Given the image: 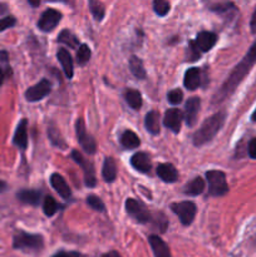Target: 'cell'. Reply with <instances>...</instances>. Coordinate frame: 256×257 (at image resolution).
Segmentation results:
<instances>
[{
  "instance_id": "cell-24",
  "label": "cell",
  "mask_w": 256,
  "mask_h": 257,
  "mask_svg": "<svg viewBox=\"0 0 256 257\" xmlns=\"http://www.w3.org/2000/svg\"><path fill=\"white\" fill-rule=\"evenodd\" d=\"M120 145L124 148H127V150H135V148L140 147L141 140L135 132L127 130L120 136Z\"/></svg>"
},
{
  "instance_id": "cell-3",
  "label": "cell",
  "mask_w": 256,
  "mask_h": 257,
  "mask_svg": "<svg viewBox=\"0 0 256 257\" xmlns=\"http://www.w3.org/2000/svg\"><path fill=\"white\" fill-rule=\"evenodd\" d=\"M206 180L208 183V195L221 197L228 192V185L226 182L225 172L218 170H211L206 172Z\"/></svg>"
},
{
  "instance_id": "cell-20",
  "label": "cell",
  "mask_w": 256,
  "mask_h": 257,
  "mask_svg": "<svg viewBox=\"0 0 256 257\" xmlns=\"http://www.w3.org/2000/svg\"><path fill=\"white\" fill-rule=\"evenodd\" d=\"M201 83V72L198 68H190L186 70L185 78H183V85L188 90L197 89Z\"/></svg>"
},
{
  "instance_id": "cell-14",
  "label": "cell",
  "mask_w": 256,
  "mask_h": 257,
  "mask_svg": "<svg viewBox=\"0 0 256 257\" xmlns=\"http://www.w3.org/2000/svg\"><path fill=\"white\" fill-rule=\"evenodd\" d=\"M131 165L136 171L141 173H150L152 170V162L147 153L138 152L131 158Z\"/></svg>"
},
{
  "instance_id": "cell-36",
  "label": "cell",
  "mask_w": 256,
  "mask_h": 257,
  "mask_svg": "<svg viewBox=\"0 0 256 257\" xmlns=\"http://www.w3.org/2000/svg\"><path fill=\"white\" fill-rule=\"evenodd\" d=\"M152 221L155 222L156 227H157L161 232H165L166 228H167V225H168V221H167V218L165 217V215H162V213H158V215H156L155 218H152Z\"/></svg>"
},
{
  "instance_id": "cell-44",
  "label": "cell",
  "mask_w": 256,
  "mask_h": 257,
  "mask_svg": "<svg viewBox=\"0 0 256 257\" xmlns=\"http://www.w3.org/2000/svg\"><path fill=\"white\" fill-rule=\"evenodd\" d=\"M102 257H122V256H120L117 251H109V252L104 253Z\"/></svg>"
},
{
  "instance_id": "cell-41",
  "label": "cell",
  "mask_w": 256,
  "mask_h": 257,
  "mask_svg": "<svg viewBox=\"0 0 256 257\" xmlns=\"http://www.w3.org/2000/svg\"><path fill=\"white\" fill-rule=\"evenodd\" d=\"M52 257H79V253L75 252V251H58Z\"/></svg>"
},
{
  "instance_id": "cell-47",
  "label": "cell",
  "mask_w": 256,
  "mask_h": 257,
  "mask_svg": "<svg viewBox=\"0 0 256 257\" xmlns=\"http://www.w3.org/2000/svg\"><path fill=\"white\" fill-rule=\"evenodd\" d=\"M29 4L33 5V7H39L40 2H33V0H29Z\"/></svg>"
},
{
  "instance_id": "cell-13",
  "label": "cell",
  "mask_w": 256,
  "mask_h": 257,
  "mask_svg": "<svg viewBox=\"0 0 256 257\" xmlns=\"http://www.w3.org/2000/svg\"><path fill=\"white\" fill-rule=\"evenodd\" d=\"M193 42H195L200 53H206L215 47L216 42H217V35L211 32H201L198 33Z\"/></svg>"
},
{
  "instance_id": "cell-31",
  "label": "cell",
  "mask_w": 256,
  "mask_h": 257,
  "mask_svg": "<svg viewBox=\"0 0 256 257\" xmlns=\"http://www.w3.org/2000/svg\"><path fill=\"white\" fill-rule=\"evenodd\" d=\"M60 208V206L58 205L57 201L52 197V196H47L44 198V202H43V211H44L45 216L48 217H52L55 213L58 212V210Z\"/></svg>"
},
{
  "instance_id": "cell-28",
  "label": "cell",
  "mask_w": 256,
  "mask_h": 257,
  "mask_svg": "<svg viewBox=\"0 0 256 257\" xmlns=\"http://www.w3.org/2000/svg\"><path fill=\"white\" fill-rule=\"evenodd\" d=\"M58 43L68 45V47L73 48V49H78L79 40H78V38L75 37L70 30L64 29L59 33V35H58Z\"/></svg>"
},
{
  "instance_id": "cell-25",
  "label": "cell",
  "mask_w": 256,
  "mask_h": 257,
  "mask_svg": "<svg viewBox=\"0 0 256 257\" xmlns=\"http://www.w3.org/2000/svg\"><path fill=\"white\" fill-rule=\"evenodd\" d=\"M124 98L127 104L132 109L138 110L142 107V94L137 89H127L124 93Z\"/></svg>"
},
{
  "instance_id": "cell-5",
  "label": "cell",
  "mask_w": 256,
  "mask_h": 257,
  "mask_svg": "<svg viewBox=\"0 0 256 257\" xmlns=\"http://www.w3.org/2000/svg\"><path fill=\"white\" fill-rule=\"evenodd\" d=\"M125 211L138 223H148L152 221L150 210H147V207L142 202L135 198H128L125 201Z\"/></svg>"
},
{
  "instance_id": "cell-10",
  "label": "cell",
  "mask_w": 256,
  "mask_h": 257,
  "mask_svg": "<svg viewBox=\"0 0 256 257\" xmlns=\"http://www.w3.org/2000/svg\"><path fill=\"white\" fill-rule=\"evenodd\" d=\"M60 19H62V14L58 10L49 8V9L45 10L42 15H40V19L38 22V28H39L42 32H52L58 24H59Z\"/></svg>"
},
{
  "instance_id": "cell-4",
  "label": "cell",
  "mask_w": 256,
  "mask_h": 257,
  "mask_svg": "<svg viewBox=\"0 0 256 257\" xmlns=\"http://www.w3.org/2000/svg\"><path fill=\"white\" fill-rule=\"evenodd\" d=\"M44 246V240L40 235H30V233L19 231L13 238V247L17 250H42Z\"/></svg>"
},
{
  "instance_id": "cell-19",
  "label": "cell",
  "mask_w": 256,
  "mask_h": 257,
  "mask_svg": "<svg viewBox=\"0 0 256 257\" xmlns=\"http://www.w3.org/2000/svg\"><path fill=\"white\" fill-rule=\"evenodd\" d=\"M18 200L22 203L30 206H38L42 201V192L38 190H22L17 195Z\"/></svg>"
},
{
  "instance_id": "cell-27",
  "label": "cell",
  "mask_w": 256,
  "mask_h": 257,
  "mask_svg": "<svg viewBox=\"0 0 256 257\" xmlns=\"http://www.w3.org/2000/svg\"><path fill=\"white\" fill-rule=\"evenodd\" d=\"M48 137H49L50 142H52L53 146L60 148V150H67V143H65L64 138L60 135L59 130L55 128L54 125H49L48 127Z\"/></svg>"
},
{
  "instance_id": "cell-8",
  "label": "cell",
  "mask_w": 256,
  "mask_h": 257,
  "mask_svg": "<svg viewBox=\"0 0 256 257\" xmlns=\"http://www.w3.org/2000/svg\"><path fill=\"white\" fill-rule=\"evenodd\" d=\"M72 158L75 161V163H77L78 166H80V168L83 170L85 185H87L88 187H94L95 183H97V178H95V171H94V166H93V163L85 160V158L83 157L78 151H73Z\"/></svg>"
},
{
  "instance_id": "cell-46",
  "label": "cell",
  "mask_w": 256,
  "mask_h": 257,
  "mask_svg": "<svg viewBox=\"0 0 256 257\" xmlns=\"http://www.w3.org/2000/svg\"><path fill=\"white\" fill-rule=\"evenodd\" d=\"M7 188V185H5V182H3V181H0V192H3V191Z\"/></svg>"
},
{
  "instance_id": "cell-34",
  "label": "cell",
  "mask_w": 256,
  "mask_h": 257,
  "mask_svg": "<svg viewBox=\"0 0 256 257\" xmlns=\"http://www.w3.org/2000/svg\"><path fill=\"white\" fill-rule=\"evenodd\" d=\"M87 203L89 205L90 208H93L94 211H98V212H104L105 206L103 203V201L100 200L98 196L90 195L87 197Z\"/></svg>"
},
{
  "instance_id": "cell-22",
  "label": "cell",
  "mask_w": 256,
  "mask_h": 257,
  "mask_svg": "<svg viewBox=\"0 0 256 257\" xmlns=\"http://www.w3.org/2000/svg\"><path fill=\"white\" fill-rule=\"evenodd\" d=\"M145 125L146 130H147L151 135H160V113H158L157 110H151V112H148L145 118Z\"/></svg>"
},
{
  "instance_id": "cell-48",
  "label": "cell",
  "mask_w": 256,
  "mask_h": 257,
  "mask_svg": "<svg viewBox=\"0 0 256 257\" xmlns=\"http://www.w3.org/2000/svg\"><path fill=\"white\" fill-rule=\"evenodd\" d=\"M251 120H252V122H256V109L255 112L252 113V115H251Z\"/></svg>"
},
{
  "instance_id": "cell-9",
  "label": "cell",
  "mask_w": 256,
  "mask_h": 257,
  "mask_svg": "<svg viewBox=\"0 0 256 257\" xmlns=\"http://www.w3.org/2000/svg\"><path fill=\"white\" fill-rule=\"evenodd\" d=\"M50 90H52V83L44 78L38 84L28 88L27 92H25V98H27L28 102H39L49 94Z\"/></svg>"
},
{
  "instance_id": "cell-11",
  "label": "cell",
  "mask_w": 256,
  "mask_h": 257,
  "mask_svg": "<svg viewBox=\"0 0 256 257\" xmlns=\"http://www.w3.org/2000/svg\"><path fill=\"white\" fill-rule=\"evenodd\" d=\"M200 108H201V99L198 97H191L190 99L186 102L183 118H185L187 125L192 127V125L196 124V120H197Z\"/></svg>"
},
{
  "instance_id": "cell-37",
  "label": "cell",
  "mask_w": 256,
  "mask_h": 257,
  "mask_svg": "<svg viewBox=\"0 0 256 257\" xmlns=\"http://www.w3.org/2000/svg\"><path fill=\"white\" fill-rule=\"evenodd\" d=\"M200 57H201L200 50H198L197 47H196L195 42L191 40L190 45H188V58H187L188 62H195V60H197Z\"/></svg>"
},
{
  "instance_id": "cell-43",
  "label": "cell",
  "mask_w": 256,
  "mask_h": 257,
  "mask_svg": "<svg viewBox=\"0 0 256 257\" xmlns=\"http://www.w3.org/2000/svg\"><path fill=\"white\" fill-rule=\"evenodd\" d=\"M250 28H251V32H252L253 34H256V10H255V13L252 14V18H251Z\"/></svg>"
},
{
  "instance_id": "cell-30",
  "label": "cell",
  "mask_w": 256,
  "mask_h": 257,
  "mask_svg": "<svg viewBox=\"0 0 256 257\" xmlns=\"http://www.w3.org/2000/svg\"><path fill=\"white\" fill-rule=\"evenodd\" d=\"M88 7H89L90 13H92V15L94 17V19L97 20V22H100V20L104 18L105 9L104 5H103L102 3L98 2V0H89V2H88Z\"/></svg>"
},
{
  "instance_id": "cell-12",
  "label": "cell",
  "mask_w": 256,
  "mask_h": 257,
  "mask_svg": "<svg viewBox=\"0 0 256 257\" xmlns=\"http://www.w3.org/2000/svg\"><path fill=\"white\" fill-rule=\"evenodd\" d=\"M183 120V112L178 108H171L166 112L165 118H163V124L170 128L173 133H178L181 130Z\"/></svg>"
},
{
  "instance_id": "cell-16",
  "label": "cell",
  "mask_w": 256,
  "mask_h": 257,
  "mask_svg": "<svg viewBox=\"0 0 256 257\" xmlns=\"http://www.w3.org/2000/svg\"><path fill=\"white\" fill-rule=\"evenodd\" d=\"M50 185L58 192V195L64 200H68L72 196V191H70L69 186L65 182L64 178L59 175V173H53L50 176Z\"/></svg>"
},
{
  "instance_id": "cell-21",
  "label": "cell",
  "mask_w": 256,
  "mask_h": 257,
  "mask_svg": "<svg viewBox=\"0 0 256 257\" xmlns=\"http://www.w3.org/2000/svg\"><path fill=\"white\" fill-rule=\"evenodd\" d=\"M57 57H58V60L60 62V65H62L63 70H64L65 77H67L68 79H70V78L73 77V70H74V68H73L72 55L69 54V52H68L67 49L62 48V49L58 50Z\"/></svg>"
},
{
  "instance_id": "cell-40",
  "label": "cell",
  "mask_w": 256,
  "mask_h": 257,
  "mask_svg": "<svg viewBox=\"0 0 256 257\" xmlns=\"http://www.w3.org/2000/svg\"><path fill=\"white\" fill-rule=\"evenodd\" d=\"M247 153H248V156H250V158L256 160V138H252V140L248 142Z\"/></svg>"
},
{
  "instance_id": "cell-42",
  "label": "cell",
  "mask_w": 256,
  "mask_h": 257,
  "mask_svg": "<svg viewBox=\"0 0 256 257\" xmlns=\"http://www.w3.org/2000/svg\"><path fill=\"white\" fill-rule=\"evenodd\" d=\"M7 69L9 70V67H3V65H0V87H2L3 82H4V79H5V75L8 74Z\"/></svg>"
},
{
  "instance_id": "cell-15",
  "label": "cell",
  "mask_w": 256,
  "mask_h": 257,
  "mask_svg": "<svg viewBox=\"0 0 256 257\" xmlns=\"http://www.w3.org/2000/svg\"><path fill=\"white\" fill-rule=\"evenodd\" d=\"M148 242H150L151 247H152L155 257H172L170 247H168L167 243H166L160 236L151 235L150 237H148Z\"/></svg>"
},
{
  "instance_id": "cell-33",
  "label": "cell",
  "mask_w": 256,
  "mask_h": 257,
  "mask_svg": "<svg viewBox=\"0 0 256 257\" xmlns=\"http://www.w3.org/2000/svg\"><path fill=\"white\" fill-rule=\"evenodd\" d=\"M171 9V4L166 0H155L153 2V10L156 12V14L160 15V17H165L168 14Z\"/></svg>"
},
{
  "instance_id": "cell-39",
  "label": "cell",
  "mask_w": 256,
  "mask_h": 257,
  "mask_svg": "<svg viewBox=\"0 0 256 257\" xmlns=\"http://www.w3.org/2000/svg\"><path fill=\"white\" fill-rule=\"evenodd\" d=\"M210 9L215 13H227L230 9H235L232 3H222V4H213L211 5Z\"/></svg>"
},
{
  "instance_id": "cell-26",
  "label": "cell",
  "mask_w": 256,
  "mask_h": 257,
  "mask_svg": "<svg viewBox=\"0 0 256 257\" xmlns=\"http://www.w3.org/2000/svg\"><path fill=\"white\" fill-rule=\"evenodd\" d=\"M205 190V181L201 177H196L191 181L188 185H186L183 192L188 196H198Z\"/></svg>"
},
{
  "instance_id": "cell-45",
  "label": "cell",
  "mask_w": 256,
  "mask_h": 257,
  "mask_svg": "<svg viewBox=\"0 0 256 257\" xmlns=\"http://www.w3.org/2000/svg\"><path fill=\"white\" fill-rule=\"evenodd\" d=\"M5 12H7V5H5V4H0V15L4 14Z\"/></svg>"
},
{
  "instance_id": "cell-32",
  "label": "cell",
  "mask_w": 256,
  "mask_h": 257,
  "mask_svg": "<svg viewBox=\"0 0 256 257\" xmlns=\"http://www.w3.org/2000/svg\"><path fill=\"white\" fill-rule=\"evenodd\" d=\"M90 59V49L87 44H80L77 49V62L79 65H85Z\"/></svg>"
},
{
  "instance_id": "cell-18",
  "label": "cell",
  "mask_w": 256,
  "mask_h": 257,
  "mask_svg": "<svg viewBox=\"0 0 256 257\" xmlns=\"http://www.w3.org/2000/svg\"><path fill=\"white\" fill-rule=\"evenodd\" d=\"M13 143L20 150H27L28 147V120L22 119L18 124L17 131L14 133V138H13Z\"/></svg>"
},
{
  "instance_id": "cell-38",
  "label": "cell",
  "mask_w": 256,
  "mask_h": 257,
  "mask_svg": "<svg viewBox=\"0 0 256 257\" xmlns=\"http://www.w3.org/2000/svg\"><path fill=\"white\" fill-rule=\"evenodd\" d=\"M15 24H17V19L12 15H8V17L0 19V32H4L9 28H13Z\"/></svg>"
},
{
  "instance_id": "cell-35",
  "label": "cell",
  "mask_w": 256,
  "mask_h": 257,
  "mask_svg": "<svg viewBox=\"0 0 256 257\" xmlns=\"http://www.w3.org/2000/svg\"><path fill=\"white\" fill-rule=\"evenodd\" d=\"M167 99H168V102L171 103V104H173V105L180 104V103L182 102V99H183L182 90H181L180 88H178V89H172L170 93H168Z\"/></svg>"
},
{
  "instance_id": "cell-7",
  "label": "cell",
  "mask_w": 256,
  "mask_h": 257,
  "mask_svg": "<svg viewBox=\"0 0 256 257\" xmlns=\"http://www.w3.org/2000/svg\"><path fill=\"white\" fill-rule=\"evenodd\" d=\"M75 131H77V137L79 141V145L82 146L83 150L88 153V155H94L95 151H97V142L93 138V136H90L87 132V128H85V123L83 120V118H79L75 122Z\"/></svg>"
},
{
  "instance_id": "cell-23",
  "label": "cell",
  "mask_w": 256,
  "mask_h": 257,
  "mask_svg": "<svg viewBox=\"0 0 256 257\" xmlns=\"http://www.w3.org/2000/svg\"><path fill=\"white\" fill-rule=\"evenodd\" d=\"M102 176L103 180L107 183L114 182V180L117 178V166H115L114 160L112 157H108L104 160L102 168Z\"/></svg>"
},
{
  "instance_id": "cell-2",
  "label": "cell",
  "mask_w": 256,
  "mask_h": 257,
  "mask_svg": "<svg viewBox=\"0 0 256 257\" xmlns=\"http://www.w3.org/2000/svg\"><path fill=\"white\" fill-rule=\"evenodd\" d=\"M226 119V113L225 112H217L208 117L205 122L202 123L198 131H196L193 135V145L200 147V146L206 145L210 141L213 140L218 131L222 128L223 123Z\"/></svg>"
},
{
  "instance_id": "cell-6",
  "label": "cell",
  "mask_w": 256,
  "mask_h": 257,
  "mask_svg": "<svg viewBox=\"0 0 256 257\" xmlns=\"http://www.w3.org/2000/svg\"><path fill=\"white\" fill-rule=\"evenodd\" d=\"M171 210H172V212L175 215L178 216V218H180L181 223L183 226H190L192 223L193 218H195L197 207L191 201H183V202L172 203L171 205Z\"/></svg>"
},
{
  "instance_id": "cell-1",
  "label": "cell",
  "mask_w": 256,
  "mask_h": 257,
  "mask_svg": "<svg viewBox=\"0 0 256 257\" xmlns=\"http://www.w3.org/2000/svg\"><path fill=\"white\" fill-rule=\"evenodd\" d=\"M256 64V42L251 45V48L248 49V52L246 53L245 57L241 59V62L233 68V70L231 72V74L228 75L227 79L225 80L222 85L218 88L217 92L215 93L212 98V104H221L223 100L227 99L228 97H231L233 92L236 90V88L240 85V83L242 82L243 78L250 73L251 68Z\"/></svg>"
},
{
  "instance_id": "cell-29",
  "label": "cell",
  "mask_w": 256,
  "mask_h": 257,
  "mask_svg": "<svg viewBox=\"0 0 256 257\" xmlns=\"http://www.w3.org/2000/svg\"><path fill=\"white\" fill-rule=\"evenodd\" d=\"M130 69L132 72V74L135 75L137 79H145L146 78V70L145 67H143L142 60L140 59L136 55H132L130 59Z\"/></svg>"
},
{
  "instance_id": "cell-17",
  "label": "cell",
  "mask_w": 256,
  "mask_h": 257,
  "mask_svg": "<svg viewBox=\"0 0 256 257\" xmlns=\"http://www.w3.org/2000/svg\"><path fill=\"white\" fill-rule=\"evenodd\" d=\"M157 176L167 183H175L178 180V172L171 163H161L157 166Z\"/></svg>"
}]
</instances>
